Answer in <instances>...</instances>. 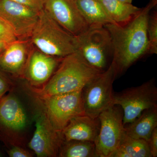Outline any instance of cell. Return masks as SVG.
<instances>
[{
	"label": "cell",
	"mask_w": 157,
	"mask_h": 157,
	"mask_svg": "<svg viewBox=\"0 0 157 157\" xmlns=\"http://www.w3.org/2000/svg\"><path fill=\"white\" fill-rule=\"evenodd\" d=\"M17 39L9 24L0 16V41L9 44Z\"/></svg>",
	"instance_id": "7402d4cb"
},
{
	"label": "cell",
	"mask_w": 157,
	"mask_h": 157,
	"mask_svg": "<svg viewBox=\"0 0 157 157\" xmlns=\"http://www.w3.org/2000/svg\"><path fill=\"white\" fill-rule=\"evenodd\" d=\"M90 28L116 24L107 14L99 0H73Z\"/></svg>",
	"instance_id": "e0dca14e"
},
{
	"label": "cell",
	"mask_w": 157,
	"mask_h": 157,
	"mask_svg": "<svg viewBox=\"0 0 157 157\" xmlns=\"http://www.w3.org/2000/svg\"><path fill=\"white\" fill-rule=\"evenodd\" d=\"M27 116L24 108L15 96L9 95L0 102V124L11 131L18 132L25 128Z\"/></svg>",
	"instance_id": "9a60e30c"
},
{
	"label": "cell",
	"mask_w": 157,
	"mask_h": 157,
	"mask_svg": "<svg viewBox=\"0 0 157 157\" xmlns=\"http://www.w3.org/2000/svg\"><path fill=\"white\" fill-rule=\"evenodd\" d=\"M100 131L95 144L98 157H110L119 145L124 133L123 111L113 105L98 116Z\"/></svg>",
	"instance_id": "52a82bcc"
},
{
	"label": "cell",
	"mask_w": 157,
	"mask_h": 157,
	"mask_svg": "<svg viewBox=\"0 0 157 157\" xmlns=\"http://www.w3.org/2000/svg\"><path fill=\"white\" fill-rule=\"evenodd\" d=\"M59 157H98L94 142L81 140L63 141Z\"/></svg>",
	"instance_id": "ffe728a7"
},
{
	"label": "cell",
	"mask_w": 157,
	"mask_h": 157,
	"mask_svg": "<svg viewBox=\"0 0 157 157\" xmlns=\"http://www.w3.org/2000/svg\"><path fill=\"white\" fill-rule=\"evenodd\" d=\"M36 130L29 147L39 157L58 156L63 142L60 132L54 128L45 112L36 115Z\"/></svg>",
	"instance_id": "30bf717a"
},
{
	"label": "cell",
	"mask_w": 157,
	"mask_h": 157,
	"mask_svg": "<svg viewBox=\"0 0 157 157\" xmlns=\"http://www.w3.org/2000/svg\"><path fill=\"white\" fill-rule=\"evenodd\" d=\"M115 65L112 62L107 70L100 73L82 89L85 113L90 117L97 118L113 105V82L117 77Z\"/></svg>",
	"instance_id": "5b68a950"
},
{
	"label": "cell",
	"mask_w": 157,
	"mask_h": 157,
	"mask_svg": "<svg viewBox=\"0 0 157 157\" xmlns=\"http://www.w3.org/2000/svg\"><path fill=\"white\" fill-rule=\"evenodd\" d=\"M39 13L11 0H0V16L9 24L19 40L30 39Z\"/></svg>",
	"instance_id": "9c48e42d"
},
{
	"label": "cell",
	"mask_w": 157,
	"mask_h": 157,
	"mask_svg": "<svg viewBox=\"0 0 157 157\" xmlns=\"http://www.w3.org/2000/svg\"><path fill=\"white\" fill-rule=\"evenodd\" d=\"M27 40H19L9 43L0 53V70L13 75L24 71L29 56Z\"/></svg>",
	"instance_id": "5bb4252c"
},
{
	"label": "cell",
	"mask_w": 157,
	"mask_h": 157,
	"mask_svg": "<svg viewBox=\"0 0 157 157\" xmlns=\"http://www.w3.org/2000/svg\"><path fill=\"white\" fill-rule=\"evenodd\" d=\"M44 9L59 25L75 36L90 28L73 0H46Z\"/></svg>",
	"instance_id": "8fae6325"
},
{
	"label": "cell",
	"mask_w": 157,
	"mask_h": 157,
	"mask_svg": "<svg viewBox=\"0 0 157 157\" xmlns=\"http://www.w3.org/2000/svg\"><path fill=\"white\" fill-rule=\"evenodd\" d=\"M148 142L152 157L157 156V128L154 130L151 136L147 141Z\"/></svg>",
	"instance_id": "cb8c5ba5"
},
{
	"label": "cell",
	"mask_w": 157,
	"mask_h": 157,
	"mask_svg": "<svg viewBox=\"0 0 157 157\" xmlns=\"http://www.w3.org/2000/svg\"><path fill=\"white\" fill-rule=\"evenodd\" d=\"M8 154L11 157H30L32 155L29 152L19 147H14L8 151Z\"/></svg>",
	"instance_id": "d4e9b609"
},
{
	"label": "cell",
	"mask_w": 157,
	"mask_h": 157,
	"mask_svg": "<svg viewBox=\"0 0 157 157\" xmlns=\"http://www.w3.org/2000/svg\"><path fill=\"white\" fill-rule=\"evenodd\" d=\"M109 17L114 22L123 25L128 22L140 11L132 3L118 0H99Z\"/></svg>",
	"instance_id": "ac0fdd59"
},
{
	"label": "cell",
	"mask_w": 157,
	"mask_h": 157,
	"mask_svg": "<svg viewBox=\"0 0 157 157\" xmlns=\"http://www.w3.org/2000/svg\"><path fill=\"white\" fill-rule=\"evenodd\" d=\"M113 105L123 111L124 125L133 121L144 110L157 106V88L153 80L114 94Z\"/></svg>",
	"instance_id": "8992f818"
},
{
	"label": "cell",
	"mask_w": 157,
	"mask_h": 157,
	"mask_svg": "<svg viewBox=\"0 0 157 157\" xmlns=\"http://www.w3.org/2000/svg\"><path fill=\"white\" fill-rule=\"evenodd\" d=\"M147 34L149 42L148 54H157V12H150L147 20Z\"/></svg>",
	"instance_id": "44dd1931"
},
{
	"label": "cell",
	"mask_w": 157,
	"mask_h": 157,
	"mask_svg": "<svg viewBox=\"0 0 157 157\" xmlns=\"http://www.w3.org/2000/svg\"><path fill=\"white\" fill-rule=\"evenodd\" d=\"M45 112L54 128L61 132L73 118L85 113L82 90L43 99Z\"/></svg>",
	"instance_id": "ba28073f"
},
{
	"label": "cell",
	"mask_w": 157,
	"mask_h": 157,
	"mask_svg": "<svg viewBox=\"0 0 157 157\" xmlns=\"http://www.w3.org/2000/svg\"><path fill=\"white\" fill-rule=\"evenodd\" d=\"M157 0H150L145 7L128 22L123 25L109 24L104 26L109 31L113 48V62L118 75L134 63L148 54L147 20L150 13L157 6Z\"/></svg>",
	"instance_id": "6da1fadb"
},
{
	"label": "cell",
	"mask_w": 157,
	"mask_h": 157,
	"mask_svg": "<svg viewBox=\"0 0 157 157\" xmlns=\"http://www.w3.org/2000/svg\"><path fill=\"white\" fill-rule=\"evenodd\" d=\"M101 73L76 51L63 58L56 71L39 90L38 94L43 100L55 95L81 90Z\"/></svg>",
	"instance_id": "7a4b0ae2"
},
{
	"label": "cell",
	"mask_w": 157,
	"mask_h": 157,
	"mask_svg": "<svg viewBox=\"0 0 157 157\" xmlns=\"http://www.w3.org/2000/svg\"><path fill=\"white\" fill-rule=\"evenodd\" d=\"M30 39L37 49L52 56L64 58L77 50V37L64 29L44 9L39 12Z\"/></svg>",
	"instance_id": "3957f363"
},
{
	"label": "cell",
	"mask_w": 157,
	"mask_h": 157,
	"mask_svg": "<svg viewBox=\"0 0 157 157\" xmlns=\"http://www.w3.org/2000/svg\"><path fill=\"white\" fill-rule=\"evenodd\" d=\"M1 98H0V100H1Z\"/></svg>",
	"instance_id": "f546056e"
},
{
	"label": "cell",
	"mask_w": 157,
	"mask_h": 157,
	"mask_svg": "<svg viewBox=\"0 0 157 157\" xmlns=\"http://www.w3.org/2000/svg\"><path fill=\"white\" fill-rule=\"evenodd\" d=\"M156 128L157 106L144 110L132 122L124 125V131L129 137L148 141Z\"/></svg>",
	"instance_id": "2e32d148"
},
{
	"label": "cell",
	"mask_w": 157,
	"mask_h": 157,
	"mask_svg": "<svg viewBox=\"0 0 157 157\" xmlns=\"http://www.w3.org/2000/svg\"><path fill=\"white\" fill-rule=\"evenodd\" d=\"M9 89V83L7 79L0 72V98L8 91Z\"/></svg>",
	"instance_id": "484cf974"
},
{
	"label": "cell",
	"mask_w": 157,
	"mask_h": 157,
	"mask_svg": "<svg viewBox=\"0 0 157 157\" xmlns=\"http://www.w3.org/2000/svg\"><path fill=\"white\" fill-rule=\"evenodd\" d=\"M63 58L43 53L38 49L29 52L26 65L25 75L32 85L45 84L58 67Z\"/></svg>",
	"instance_id": "7c38bea8"
},
{
	"label": "cell",
	"mask_w": 157,
	"mask_h": 157,
	"mask_svg": "<svg viewBox=\"0 0 157 157\" xmlns=\"http://www.w3.org/2000/svg\"><path fill=\"white\" fill-rule=\"evenodd\" d=\"M9 44L8 43H6V42H3V41H0V53L5 50V48H6L7 45Z\"/></svg>",
	"instance_id": "4316f807"
},
{
	"label": "cell",
	"mask_w": 157,
	"mask_h": 157,
	"mask_svg": "<svg viewBox=\"0 0 157 157\" xmlns=\"http://www.w3.org/2000/svg\"><path fill=\"white\" fill-rule=\"evenodd\" d=\"M100 128L98 117L94 118L85 114L73 118L60 132L63 141L81 140L95 143Z\"/></svg>",
	"instance_id": "4fadbf2b"
},
{
	"label": "cell",
	"mask_w": 157,
	"mask_h": 157,
	"mask_svg": "<svg viewBox=\"0 0 157 157\" xmlns=\"http://www.w3.org/2000/svg\"><path fill=\"white\" fill-rule=\"evenodd\" d=\"M1 154H0V157H1Z\"/></svg>",
	"instance_id": "f1b7e54d"
},
{
	"label": "cell",
	"mask_w": 157,
	"mask_h": 157,
	"mask_svg": "<svg viewBox=\"0 0 157 157\" xmlns=\"http://www.w3.org/2000/svg\"><path fill=\"white\" fill-rule=\"evenodd\" d=\"M121 2H124L128 3H132L133 0H118Z\"/></svg>",
	"instance_id": "83f0119b"
},
{
	"label": "cell",
	"mask_w": 157,
	"mask_h": 157,
	"mask_svg": "<svg viewBox=\"0 0 157 157\" xmlns=\"http://www.w3.org/2000/svg\"><path fill=\"white\" fill-rule=\"evenodd\" d=\"M27 6L35 11L40 12L44 9L46 0H11Z\"/></svg>",
	"instance_id": "603a6c76"
},
{
	"label": "cell",
	"mask_w": 157,
	"mask_h": 157,
	"mask_svg": "<svg viewBox=\"0 0 157 157\" xmlns=\"http://www.w3.org/2000/svg\"><path fill=\"white\" fill-rule=\"evenodd\" d=\"M77 38V51L86 61L101 73L107 70L113 56L112 39L107 29L90 28Z\"/></svg>",
	"instance_id": "277c9868"
},
{
	"label": "cell",
	"mask_w": 157,
	"mask_h": 157,
	"mask_svg": "<svg viewBox=\"0 0 157 157\" xmlns=\"http://www.w3.org/2000/svg\"><path fill=\"white\" fill-rule=\"evenodd\" d=\"M110 157H152L148 142L124 133L119 145Z\"/></svg>",
	"instance_id": "d6986e66"
}]
</instances>
